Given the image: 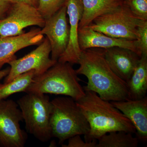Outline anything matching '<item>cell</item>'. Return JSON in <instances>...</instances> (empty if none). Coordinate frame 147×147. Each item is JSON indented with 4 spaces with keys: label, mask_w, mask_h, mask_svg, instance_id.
Returning <instances> with one entry per match:
<instances>
[{
    "label": "cell",
    "mask_w": 147,
    "mask_h": 147,
    "mask_svg": "<svg viewBox=\"0 0 147 147\" xmlns=\"http://www.w3.org/2000/svg\"><path fill=\"white\" fill-rule=\"evenodd\" d=\"M129 98L138 100L146 97L147 91V56H142L126 82Z\"/></svg>",
    "instance_id": "17"
},
{
    "label": "cell",
    "mask_w": 147,
    "mask_h": 147,
    "mask_svg": "<svg viewBox=\"0 0 147 147\" xmlns=\"http://www.w3.org/2000/svg\"><path fill=\"white\" fill-rule=\"evenodd\" d=\"M16 102L28 132L41 142H48L52 138L50 124L52 107L49 96L44 94L27 93Z\"/></svg>",
    "instance_id": "5"
},
{
    "label": "cell",
    "mask_w": 147,
    "mask_h": 147,
    "mask_svg": "<svg viewBox=\"0 0 147 147\" xmlns=\"http://www.w3.org/2000/svg\"><path fill=\"white\" fill-rule=\"evenodd\" d=\"M109 66L119 77L127 82L141 57L132 50L119 47L103 49Z\"/></svg>",
    "instance_id": "14"
},
{
    "label": "cell",
    "mask_w": 147,
    "mask_h": 147,
    "mask_svg": "<svg viewBox=\"0 0 147 147\" xmlns=\"http://www.w3.org/2000/svg\"><path fill=\"white\" fill-rule=\"evenodd\" d=\"M96 147H137L139 139L132 134L123 131H113L102 135L97 140Z\"/></svg>",
    "instance_id": "18"
},
{
    "label": "cell",
    "mask_w": 147,
    "mask_h": 147,
    "mask_svg": "<svg viewBox=\"0 0 147 147\" xmlns=\"http://www.w3.org/2000/svg\"><path fill=\"white\" fill-rule=\"evenodd\" d=\"M45 19L37 8L24 3H13L5 18L0 21V35L16 36L25 33L24 29L31 26L42 28Z\"/></svg>",
    "instance_id": "8"
},
{
    "label": "cell",
    "mask_w": 147,
    "mask_h": 147,
    "mask_svg": "<svg viewBox=\"0 0 147 147\" xmlns=\"http://www.w3.org/2000/svg\"><path fill=\"white\" fill-rule=\"evenodd\" d=\"M12 3H24L37 8L39 0H9Z\"/></svg>",
    "instance_id": "25"
},
{
    "label": "cell",
    "mask_w": 147,
    "mask_h": 147,
    "mask_svg": "<svg viewBox=\"0 0 147 147\" xmlns=\"http://www.w3.org/2000/svg\"><path fill=\"white\" fill-rule=\"evenodd\" d=\"M40 28H33L28 32L11 36L0 35V70L3 66L17 59L15 54L18 51L32 46L39 45L44 40Z\"/></svg>",
    "instance_id": "13"
},
{
    "label": "cell",
    "mask_w": 147,
    "mask_h": 147,
    "mask_svg": "<svg viewBox=\"0 0 147 147\" xmlns=\"http://www.w3.org/2000/svg\"><path fill=\"white\" fill-rule=\"evenodd\" d=\"M56 146V144L55 141H53L52 142H51L50 145V147H56V146Z\"/></svg>",
    "instance_id": "27"
},
{
    "label": "cell",
    "mask_w": 147,
    "mask_h": 147,
    "mask_svg": "<svg viewBox=\"0 0 147 147\" xmlns=\"http://www.w3.org/2000/svg\"><path fill=\"white\" fill-rule=\"evenodd\" d=\"M127 1V0H124V1Z\"/></svg>",
    "instance_id": "28"
},
{
    "label": "cell",
    "mask_w": 147,
    "mask_h": 147,
    "mask_svg": "<svg viewBox=\"0 0 147 147\" xmlns=\"http://www.w3.org/2000/svg\"><path fill=\"white\" fill-rule=\"evenodd\" d=\"M65 5L50 18L45 19L40 33L45 35L51 47V59L58 61L66 49L69 39V26Z\"/></svg>",
    "instance_id": "10"
},
{
    "label": "cell",
    "mask_w": 147,
    "mask_h": 147,
    "mask_svg": "<svg viewBox=\"0 0 147 147\" xmlns=\"http://www.w3.org/2000/svg\"><path fill=\"white\" fill-rule=\"evenodd\" d=\"M67 144L61 145L62 147H96L97 141L94 140L92 142H84L81 135H76L70 137L68 139Z\"/></svg>",
    "instance_id": "23"
},
{
    "label": "cell",
    "mask_w": 147,
    "mask_h": 147,
    "mask_svg": "<svg viewBox=\"0 0 147 147\" xmlns=\"http://www.w3.org/2000/svg\"><path fill=\"white\" fill-rule=\"evenodd\" d=\"M66 0H39L38 10L44 19L50 18L65 5Z\"/></svg>",
    "instance_id": "20"
},
{
    "label": "cell",
    "mask_w": 147,
    "mask_h": 147,
    "mask_svg": "<svg viewBox=\"0 0 147 147\" xmlns=\"http://www.w3.org/2000/svg\"><path fill=\"white\" fill-rule=\"evenodd\" d=\"M65 5L69 24V39L66 49L58 61L73 65L78 64L82 52L78 40V30L83 16V2L82 0H66Z\"/></svg>",
    "instance_id": "11"
},
{
    "label": "cell",
    "mask_w": 147,
    "mask_h": 147,
    "mask_svg": "<svg viewBox=\"0 0 147 147\" xmlns=\"http://www.w3.org/2000/svg\"><path fill=\"white\" fill-rule=\"evenodd\" d=\"M51 101V134L52 137L57 138L59 144L75 135L88 134L89 124L76 100L64 96Z\"/></svg>",
    "instance_id": "4"
},
{
    "label": "cell",
    "mask_w": 147,
    "mask_h": 147,
    "mask_svg": "<svg viewBox=\"0 0 147 147\" xmlns=\"http://www.w3.org/2000/svg\"><path fill=\"white\" fill-rule=\"evenodd\" d=\"M11 4L9 0H0V21L7 16Z\"/></svg>",
    "instance_id": "24"
},
{
    "label": "cell",
    "mask_w": 147,
    "mask_h": 147,
    "mask_svg": "<svg viewBox=\"0 0 147 147\" xmlns=\"http://www.w3.org/2000/svg\"><path fill=\"white\" fill-rule=\"evenodd\" d=\"M142 20L131 12L124 1L115 10L96 18L88 26L112 37L135 40Z\"/></svg>",
    "instance_id": "6"
},
{
    "label": "cell",
    "mask_w": 147,
    "mask_h": 147,
    "mask_svg": "<svg viewBox=\"0 0 147 147\" xmlns=\"http://www.w3.org/2000/svg\"><path fill=\"white\" fill-rule=\"evenodd\" d=\"M35 76L34 70L20 74L8 83H0V100L7 99L11 95L25 92Z\"/></svg>",
    "instance_id": "19"
},
{
    "label": "cell",
    "mask_w": 147,
    "mask_h": 147,
    "mask_svg": "<svg viewBox=\"0 0 147 147\" xmlns=\"http://www.w3.org/2000/svg\"><path fill=\"white\" fill-rule=\"evenodd\" d=\"M136 40L138 50L142 56H147V20H142L137 31Z\"/></svg>",
    "instance_id": "21"
},
{
    "label": "cell",
    "mask_w": 147,
    "mask_h": 147,
    "mask_svg": "<svg viewBox=\"0 0 147 147\" xmlns=\"http://www.w3.org/2000/svg\"><path fill=\"white\" fill-rule=\"evenodd\" d=\"M23 121L17 102L12 99L0 100V147L25 146L28 135L20 127Z\"/></svg>",
    "instance_id": "7"
},
{
    "label": "cell",
    "mask_w": 147,
    "mask_h": 147,
    "mask_svg": "<svg viewBox=\"0 0 147 147\" xmlns=\"http://www.w3.org/2000/svg\"><path fill=\"white\" fill-rule=\"evenodd\" d=\"M76 102L90 125L89 132L84 136L85 142L97 141L113 131L136 133L130 121L110 101L103 100L96 93L85 91V96Z\"/></svg>",
    "instance_id": "2"
},
{
    "label": "cell",
    "mask_w": 147,
    "mask_h": 147,
    "mask_svg": "<svg viewBox=\"0 0 147 147\" xmlns=\"http://www.w3.org/2000/svg\"><path fill=\"white\" fill-rule=\"evenodd\" d=\"M78 40L81 51L92 48L106 49L119 47L132 50L141 57L136 40H129L112 37L94 30L89 26L79 29Z\"/></svg>",
    "instance_id": "12"
},
{
    "label": "cell",
    "mask_w": 147,
    "mask_h": 147,
    "mask_svg": "<svg viewBox=\"0 0 147 147\" xmlns=\"http://www.w3.org/2000/svg\"><path fill=\"white\" fill-rule=\"evenodd\" d=\"M125 2L134 15L147 20V0H127Z\"/></svg>",
    "instance_id": "22"
},
{
    "label": "cell",
    "mask_w": 147,
    "mask_h": 147,
    "mask_svg": "<svg viewBox=\"0 0 147 147\" xmlns=\"http://www.w3.org/2000/svg\"><path fill=\"white\" fill-rule=\"evenodd\" d=\"M124 0H82L83 16L79 29L88 26L96 18L112 12L120 7Z\"/></svg>",
    "instance_id": "16"
},
{
    "label": "cell",
    "mask_w": 147,
    "mask_h": 147,
    "mask_svg": "<svg viewBox=\"0 0 147 147\" xmlns=\"http://www.w3.org/2000/svg\"><path fill=\"white\" fill-rule=\"evenodd\" d=\"M51 47L47 37L39 46L23 57L9 62L10 71L5 77L4 83H8L20 74L34 70L35 76L44 73L57 61L50 58Z\"/></svg>",
    "instance_id": "9"
},
{
    "label": "cell",
    "mask_w": 147,
    "mask_h": 147,
    "mask_svg": "<svg viewBox=\"0 0 147 147\" xmlns=\"http://www.w3.org/2000/svg\"><path fill=\"white\" fill-rule=\"evenodd\" d=\"M79 81L72 65L57 61L44 73L35 76L25 92L61 95L77 101L85 95Z\"/></svg>",
    "instance_id": "3"
},
{
    "label": "cell",
    "mask_w": 147,
    "mask_h": 147,
    "mask_svg": "<svg viewBox=\"0 0 147 147\" xmlns=\"http://www.w3.org/2000/svg\"><path fill=\"white\" fill-rule=\"evenodd\" d=\"M133 125L139 140L147 139V97L138 100L110 101Z\"/></svg>",
    "instance_id": "15"
},
{
    "label": "cell",
    "mask_w": 147,
    "mask_h": 147,
    "mask_svg": "<svg viewBox=\"0 0 147 147\" xmlns=\"http://www.w3.org/2000/svg\"><path fill=\"white\" fill-rule=\"evenodd\" d=\"M10 67H8L5 69L0 70V80L8 75L10 71Z\"/></svg>",
    "instance_id": "26"
},
{
    "label": "cell",
    "mask_w": 147,
    "mask_h": 147,
    "mask_svg": "<svg viewBox=\"0 0 147 147\" xmlns=\"http://www.w3.org/2000/svg\"><path fill=\"white\" fill-rule=\"evenodd\" d=\"M76 69L78 75L86 76L84 90L96 93L103 100L109 101L130 100L126 82L121 79L110 68L103 49L92 48L82 50Z\"/></svg>",
    "instance_id": "1"
}]
</instances>
